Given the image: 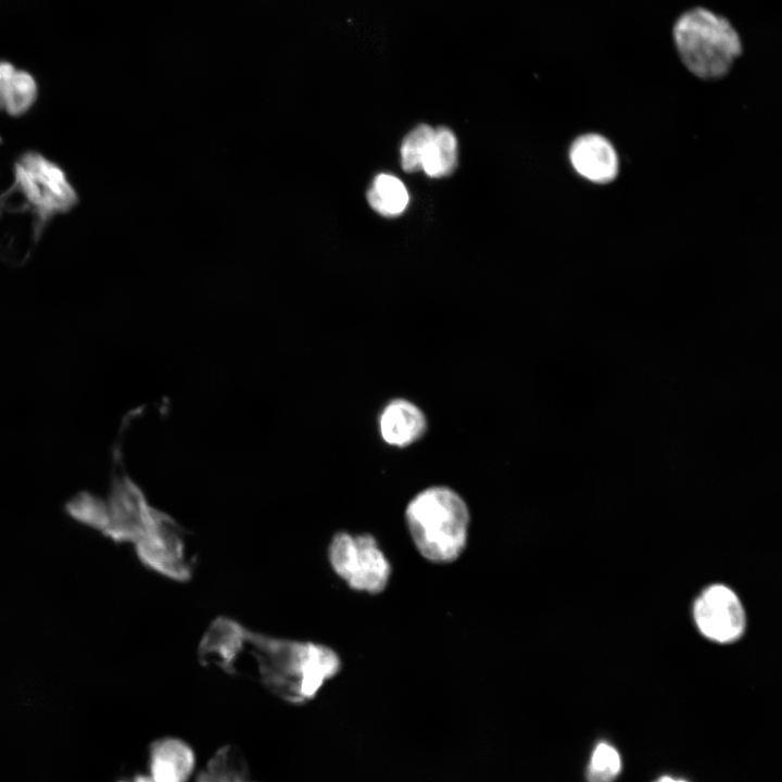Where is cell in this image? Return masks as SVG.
I'll use <instances>...</instances> for the list:
<instances>
[{
  "label": "cell",
  "mask_w": 782,
  "mask_h": 782,
  "mask_svg": "<svg viewBox=\"0 0 782 782\" xmlns=\"http://www.w3.org/2000/svg\"><path fill=\"white\" fill-rule=\"evenodd\" d=\"M434 128L421 124L415 127L401 146V165L407 173L421 171L426 151L433 137Z\"/></svg>",
  "instance_id": "obj_18"
},
{
  "label": "cell",
  "mask_w": 782,
  "mask_h": 782,
  "mask_svg": "<svg viewBox=\"0 0 782 782\" xmlns=\"http://www.w3.org/2000/svg\"><path fill=\"white\" fill-rule=\"evenodd\" d=\"M195 765V753L182 739L164 736L150 745L149 775L155 782H189Z\"/></svg>",
  "instance_id": "obj_12"
},
{
  "label": "cell",
  "mask_w": 782,
  "mask_h": 782,
  "mask_svg": "<svg viewBox=\"0 0 782 782\" xmlns=\"http://www.w3.org/2000/svg\"><path fill=\"white\" fill-rule=\"evenodd\" d=\"M103 497V521L99 532L115 543H137L151 527L157 509L125 474H116Z\"/></svg>",
  "instance_id": "obj_7"
},
{
  "label": "cell",
  "mask_w": 782,
  "mask_h": 782,
  "mask_svg": "<svg viewBox=\"0 0 782 782\" xmlns=\"http://www.w3.org/2000/svg\"><path fill=\"white\" fill-rule=\"evenodd\" d=\"M245 627L229 617L215 618L199 644V660L234 674Z\"/></svg>",
  "instance_id": "obj_10"
},
{
  "label": "cell",
  "mask_w": 782,
  "mask_h": 782,
  "mask_svg": "<svg viewBox=\"0 0 782 782\" xmlns=\"http://www.w3.org/2000/svg\"><path fill=\"white\" fill-rule=\"evenodd\" d=\"M131 782H155L150 775H138Z\"/></svg>",
  "instance_id": "obj_20"
},
{
  "label": "cell",
  "mask_w": 782,
  "mask_h": 782,
  "mask_svg": "<svg viewBox=\"0 0 782 782\" xmlns=\"http://www.w3.org/2000/svg\"><path fill=\"white\" fill-rule=\"evenodd\" d=\"M241 653L253 658L262 685L293 705L312 701L342 666L337 652L327 645L275 638L248 628Z\"/></svg>",
  "instance_id": "obj_1"
},
{
  "label": "cell",
  "mask_w": 782,
  "mask_h": 782,
  "mask_svg": "<svg viewBox=\"0 0 782 782\" xmlns=\"http://www.w3.org/2000/svg\"><path fill=\"white\" fill-rule=\"evenodd\" d=\"M656 782H686V781L672 779L671 777L665 775V777H661L660 779H658V781H656Z\"/></svg>",
  "instance_id": "obj_21"
},
{
  "label": "cell",
  "mask_w": 782,
  "mask_h": 782,
  "mask_svg": "<svg viewBox=\"0 0 782 782\" xmlns=\"http://www.w3.org/2000/svg\"><path fill=\"white\" fill-rule=\"evenodd\" d=\"M405 521L417 551L431 563H452L466 547L469 509L449 487L436 485L418 492L406 506Z\"/></svg>",
  "instance_id": "obj_2"
},
{
  "label": "cell",
  "mask_w": 782,
  "mask_h": 782,
  "mask_svg": "<svg viewBox=\"0 0 782 782\" xmlns=\"http://www.w3.org/2000/svg\"><path fill=\"white\" fill-rule=\"evenodd\" d=\"M621 760L618 752L607 743H600L593 751L588 768L589 782H611L619 773Z\"/></svg>",
  "instance_id": "obj_19"
},
{
  "label": "cell",
  "mask_w": 782,
  "mask_h": 782,
  "mask_svg": "<svg viewBox=\"0 0 782 782\" xmlns=\"http://www.w3.org/2000/svg\"><path fill=\"white\" fill-rule=\"evenodd\" d=\"M332 570L355 591L381 593L391 577V564L369 533L337 532L328 547Z\"/></svg>",
  "instance_id": "obj_4"
},
{
  "label": "cell",
  "mask_w": 782,
  "mask_h": 782,
  "mask_svg": "<svg viewBox=\"0 0 782 782\" xmlns=\"http://www.w3.org/2000/svg\"><path fill=\"white\" fill-rule=\"evenodd\" d=\"M37 96L38 86L30 73L0 61V112L21 116L35 104Z\"/></svg>",
  "instance_id": "obj_14"
},
{
  "label": "cell",
  "mask_w": 782,
  "mask_h": 782,
  "mask_svg": "<svg viewBox=\"0 0 782 782\" xmlns=\"http://www.w3.org/2000/svg\"><path fill=\"white\" fill-rule=\"evenodd\" d=\"M12 184L51 218L70 212L78 202L76 189L62 167L35 151L18 156Z\"/></svg>",
  "instance_id": "obj_6"
},
{
  "label": "cell",
  "mask_w": 782,
  "mask_h": 782,
  "mask_svg": "<svg viewBox=\"0 0 782 782\" xmlns=\"http://www.w3.org/2000/svg\"><path fill=\"white\" fill-rule=\"evenodd\" d=\"M693 616L699 632L710 641L731 643L745 629L744 607L729 586L712 584L696 598Z\"/></svg>",
  "instance_id": "obj_9"
},
{
  "label": "cell",
  "mask_w": 782,
  "mask_h": 782,
  "mask_svg": "<svg viewBox=\"0 0 782 782\" xmlns=\"http://www.w3.org/2000/svg\"><path fill=\"white\" fill-rule=\"evenodd\" d=\"M51 218L16 186L0 193V263L18 266L35 252Z\"/></svg>",
  "instance_id": "obj_5"
},
{
  "label": "cell",
  "mask_w": 782,
  "mask_h": 782,
  "mask_svg": "<svg viewBox=\"0 0 782 782\" xmlns=\"http://www.w3.org/2000/svg\"><path fill=\"white\" fill-rule=\"evenodd\" d=\"M569 157L576 172L592 182L606 184L617 176V153L601 135L586 134L577 138L571 144Z\"/></svg>",
  "instance_id": "obj_11"
},
{
  "label": "cell",
  "mask_w": 782,
  "mask_h": 782,
  "mask_svg": "<svg viewBox=\"0 0 782 782\" xmlns=\"http://www.w3.org/2000/svg\"><path fill=\"white\" fill-rule=\"evenodd\" d=\"M139 562L169 580L187 582L193 573L186 531L169 515L157 510L147 533L134 544Z\"/></svg>",
  "instance_id": "obj_8"
},
{
  "label": "cell",
  "mask_w": 782,
  "mask_h": 782,
  "mask_svg": "<svg viewBox=\"0 0 782 782\" xmlns=\"http://www.w3.org/2000/svg\"><path fill=\"white\" fill-rule=\"evenodd\" d=\"M194 782H256L242 752L235 745L219 747L197 774Z\"/></svg>",
  "instance_id": "obj_15"
},
{
  "label": "cell",
  "mask_w": 782,
  "mask_h": 782,
  "mask_svg": "<svg viewBox=\"0 0 782 782\" xmlns=\"http://www.w3.org/2000/svg\"><path fill=\"white\" fill-rule=\"evenodd\" d=\"M672 37L681 61L695 76H724L742 52L730 22L703 8L684 12L673 25Z\"/></svg>",
  "instance_id": "obj_3"
},
{
  "label": "cell",
  "mask_w": 782,
  "mask_h": 782,
  "mask_svg": "<svg viewBox=\"0 0 782 782\" xmlns=\"http://www.w3.org/2000/svg\"><path fill=\"white\" fill-rule=\"evenodd\" d=\"M378 428L386 443L404 447L424 436L427 419L422 411L411 401L394 399L383 407Z\"/></svg>",
  "instance_id": "obj_13"
},
{
  "label": "cell",
  "mask_w": 782,
  "mask_h": 782,
  "mask_svg": "<svg viewBox=\"0 0 782 782\" xmlns=\"http://www.w3.org/2000/svg\"><path fill=\"white\" fill-rule=\"evenodd\" d=\"M370 206L383 216H398L406 209L409 195L404 184L394 175L379 174L367 192Z\"/></svg>",
  "instance_id": "obj_16"
},
{
  "label": "cell",
  "mask_w": 782,
  "mask_h": 782,
  "mask_svg": "<svg viewBox=\"0 0 782 782\" xmlns=\"http://www.w3.org/2000/svg\"><path fill=\"white\" fill-rule=\"evenodd\" d=\"M456 161V137L446 127L436 128L424 156L421 171L432 178L444 177L453 172Z\"/></svg>",
  "instance_id": "obj_17"
}]
</instances>
